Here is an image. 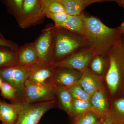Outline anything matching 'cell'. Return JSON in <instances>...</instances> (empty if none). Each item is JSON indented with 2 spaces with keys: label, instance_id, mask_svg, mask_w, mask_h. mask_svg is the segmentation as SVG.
<instances>
[{
  "label": "cell",
  "instance_id": "cell-26",
  "mask_svg": "<svg viewBox=\"0 0 124 124\" xmlns=\"http://www.w3.org/2000/svg\"><path fill=\"white\" fill-rule=\"evenodd\" d=\"M42 6L45 13H58L66 12L59 0H42Z\"/></svg>",
  "mask_w": 124,
  "mask_h": 124
},
{
  "label": "cell",
  "instance_id": "cell-32",
  "mask_svg": "<svg viewBox=\"0 0 124 124\" xmlns=\"http://www.w3.org/2000/svg\"><path fill=\"white\" fill-rule=\"evenodd\" d=\"M102 124H114L107 117Z\"/></svg>",
  "mask_w": 124,
  "mask_h": 124
},
{
  "label": "cell",
  "instance_id": "cell-3",
  "mask_svg": "<svg viewBox=\"0 0 124 124\" xmlns=\"http://www.w3.org/2000/svg\"><path fill=\"white\" fill-rule=\"evenodd\" d=\"M90 47L91 44L85 37L54 26L53 38V63Z\"/></svg>",
  "mask_w": 124,
  "mask_h": 124
},
{
  "label": "cell",
  "instance_id": "cell-21",
  "mask_svg": "<svg viewBox=\"0 0 124 124\" xmlns=\"http://www.w3.org/2000/svg\"><path fill=\"white\" fill-rule=\"evenodd\" d=\"M18 63L16 51L6 47L0 46V69Z\"/></svg>",
  "mask_w": 124,
  "mask_h": 124
},
{
  "label": "cell",
  "instance_id": "cell-9",
  "mask_svg": "<svg viewBox=\"0 0 124 124\" xmlns=\"http://www.w3.org/2000/svg\"><path fill=\"white\" fill-rule=\"evenodd\" d=\"M95 54L91 47L77 52L51 65L54 68H70L82 73L88 67L90 62Z\"/></svg>",
  "mask_w": 124,
  "mask_h": 124
},
{
  "label": "cell",
  "instance_id": "cell-31",
  "mask_svg": "<svg viewBox=\"0 0 124 124\" xmlns=\"http://www.w3.org/2000/svg\"><path fill=\"white\" fill-rule=\"evenodd\" d=\"M117 28L120 30L121 34L122 35H124V22L121 24L120 26Z\"/></svg>",
  "mask_w": 124,
  "mask_h": 124
},
{
  "label": "cell",
  "instance_id": "cell-1",
  "mask_svg": "<svg viewBox=\"0 0 124 124\" xmlns=\"http://www.w3.org/2000/svg\"><path fill=\"white\" fill-rule=\"evenodd\" d=\"M108 55L109 66L104 80L113 99L124 96V35L120 36Z\"/></svg>",
  "mask_w": 124,
  "mask_h": 124
},
{
  "label": "cell",
  "instance_id": "cell-5",
  "mask_svg": "<svg viewBox=\"0 0 124 124\" xmlns=\"http://www.w3.org/2000/svg\"><path fill=\"white\" fill-rule=\"evenodd\" d=\"M17 102L18 112L15 124H39L45 113L55 105V100L31 103Z\"/></svg>",
  "mask_w": 124,
  "mask_h": 124
},
{
  "label": "cell",
  "instance_id": "cell-16",
  "mask_svg": "<svg viewBox=\"0 0 124 124\" xmlns=\"http://www.w3.org/2000/svg\"><path fill=\"white\" fill-rule=\"evenodd\" d=\"M83 13L80 15H68L64 22L56 27L62 28L79 34L87 39V31L83 18Z\"/></svg>",
  "mask_w": 124,
  "mask_h": 124
},
{
  "label": "cell",
  "instance_id": "cell-10",
  "mask_svg": "<svg viewBox=\"0 0 124 124\" xmlns=\"http://www.w3.org/2000/svg\"><path fill=\"white\" fill-rule=\"evenodd\" d=\"M111 100L107 86L96 91L91 95L90 100L92 111L100 121L104 122L108 116Z\"/></svg>",
  "mask_w": 124,
  "mask_h": 124
},
{
  "label": "cell",
  "instance_id": "cell-17",
  "mask_svg": "<svg viewBox=\"0 0 124 124\" xmlns=\"http://www.w3.org/2000/svg\"><path fill=\"white\" fill-rule=\"evenodd\" d=\"M17 102L9 103L0 99V121L2 124H15L18 112Z\"/></svg>",
  "mask_w": 124,
  "mask_h": 124
},
{
  "label": "cell",
  "instance_id": "cell-25",
  "mask_svg": "<svg viewBox=\"0 0 124 124\" xmlns=\"http://www.w3.org/2000/svg\"><path fill=\"white\" fill-rule=\"evenodd\" d=\"M1 95L4 99L10 100L13 102L17 101V91L11 85L3 82L0 89Z\"/></svg>",
  "mask_w": 124,
  "mask_h": 124
},
{
  "label": "cell",
  "instance_id": "cell-6",
  "mask_svg": "<svg viewBox=\"0 0 124 124\" xmlns=\"http://www.w3.org/2000/svg\"><path fill=\"white\" fill-rule=\"evenodd\" d=\"M55 88L52 85L34 84L27 80L17 102L31 103L55 100Z\"/></svg>",
  "mask_w": 124,
  "mask_h": 124
},
{
  "label": "cell",
  "instance_id": "cell-11",
  "mask_svg": "<svg viewBox=\"0 0 124 124\" xmlns=\"http://www.w3.org/2000/svg\"><path fill=\"white\" fill-rule=\"evenodd\" d=\"M82 74L80 72L70 68L55 67L51 84L55 88L58 86L68 87L77 83Z\"/></svg>",
  "mask_w": 124,
  "mask_h": 124
},
{
  "label": "cell",
  "instance_id": "cell-30",
  "mask_svg": "<svg viewBox=\"0 0 124 124\" xmlns=\"http://www.w3.org/2000/svg\"><path fill=\"white\" fill-rule=\"evenodd\" d=\"M111 1L117 3L119 6L124 8V0H111Z\"/></svg>",
  "mask_w": 124,
  "mask_h": 124
},
{
  "label": "cell",
  "instance_id": "cell-13",
  "mask_svg": "<svg viewBox=\"0 0 124 124\" xmlns=\"http://www.w3.org/2000/svg\"><path fill=\"white\" fill-rule=\"evenodd\" d=\"M54 72V68L51 65L38 64L28 80L34 84L53 85L51 80Z\"/></svg>",
  "mask_w": 124,
  "mask_h": 124
},
{
  "label": "cell",
  "instance_id": "cell-22",
  "mask_svg": "<svg viewBox=\"0 0 124 124\" xmlns=\"http://www.w3.org/2000/svg\"><path fill=\"white\" fill-rule=\"evenodd\" d=\"M91 111H92V107L90 100L73 99L71 113L69 116L72 119L75 117Z\"/></svg>",
  "mask_w": 124,
  "mask_h": 124
},
{
  "label": "cell",
  "instance_id": "cell-14",
  "mask_svg": "<svg viewBox=\"0 0 124 124\" xmlns=\"http://www.w3.org/2000/svg\"><path fill=\"white\" fill-rule=\"evenodd\" d=\"M69 15H80L90 5L96 3L110 1V0H59Z\"/></svg>",
  "mask_w": 124,
  "mask_h": 124
},
{
  "label": "cell",
  "instance_id": "cell-2",
  "mask_svg": "<svg viewBox=\"0 0 124 124\" xmlns=\"http://www.w3.org/2000/svg\"><path fill=\"white\" fill-rule=\"evenodd\" d=\"M87 39L96 54L108 55L111 48L122 34L117 28L107 26L98 18L83 13Z\"/></svg>",
  "mask_w": 124,
  "mask_h": 124
},
{
  "label": "cell",
  "instance_id": "cell-24",
  "mask_svg": "<svg viewBox=\"0 0 124 124\" xmlns=\"http://www.w3.org/2000/svg\"><path fill=\"white\" fill-rule=\"evenodd\" d=\"M66 88L70 93L73 99L81 100L90 99L91 95L85 92L78 83Z\"/></svg>",
  "mask_w": 124,
  "mask_h": 124
},
{
  "label": "cell",
  "instance_id": "cell-23",
  "mask_svg": "<svg viewBox=\"0 0 124 124\" xmlns=\"http://www.w3.org/2000/svg\"><path fill=\"white\" fill-rule=\"evenodd\" d=\"M24 0H4L1 2L5 5L9 13L17 20L22 11Z\"/></svg>",
  "mask_w": 124,
  "mask_h": 124
},
{
  "label": "cell",
  "instance_id": "cell-34",
  "mask_svg": "<svg viewBox=\"0 0 124 124\" xmlns=\"http://www.w3.org/2000/svg\"><path fill=\"white\" fill-rule=\"evenodd\" d=\"M103 122H99V123L97 124H103Z\"/></svg>",
  "mask_w": 124,
  "mask_h": 124
},
{
  "label": "cell",
  "instance_id": "cell-12",
  "mask_svg": "<svg viewBox=\"0 0 124 124\" xmlns=\"http://www.w3.org/2000/svg\"><path fill=\"white\" fill-rule=\"evenodd\" d=\"M78 83L91 96L96 91L106 86L104 78L93 73L88 67L82 72Z\"/></svg>",
  "mask_w": 124,
  "mask_h": 124
},
{
  "label": "cell",
  "instance_id": "cell-18",
  "mask_svg": "<svg viewBox=\"0 0 124 124\" xmlns=\"http://www.w3.org/2000/svg\"><path fill=\"white\" fill-rule=\"evenodd\" d=\"M55 104L70 116L73 99L66 87L58 86L54 89Z\"/></svg>",
  "mask_w": 124,
  "mask_h": 124
},
{
  "label": "cell",
  "instance_id": "cell-19",
  "mask_svg": "<svg viewBox=\"0 0 124 124\" xmlns=\"http://www.w3.org/2000/svg\"><path fill=\"white\" fill-rule=\"evenodd\" d=\"M107 117L114 124H124V96L111 99Z\"/></svg>",
  "mask_w": 124,
  "mask_h": 124
},
{
  "label": "cell",
  "instance_id": "cell-7",
  "mask_svg": "<svg viewBox=\"0 0 124 124\" xmlns=\"http://www.w3.org/2000/svg\"><path fill=\"white\" fill-rule=\"evenodd\" d=\"M46 17L42 0H24L22 11L17 20L23 29L41 24Z\"/></svg>",
  "mask_w": 124,
  "mask_h": 124
},
{
  "label": "cell",
  "instance_id": "cell-28",
  "mask_svg": "<svg viewBox=\"0 0 124 124\" xmlns=\"http://www.w3.org/2000/svg\"><path fill=\"white\" fill-rule=\"evenodd\" d=\"M45 15L46 17L54 21L55 27L59 26L64 22L69 15L66 12L58 13L46 12Z\"/></svg>",
  "mask_w": 124,
  "mask_h": 124
},
{
  "label": "cell",
  "instance_id": "cell-4",
  "mask_svg": "<svg viewBox=\"0 0 124 124\" xmlns=\"http://www.w3.org/2000/svg\"><path fill=\"white\" fill-rule=\"evenodd\" d=\"M38 64L28 66L17 63L0 69V78L3 82L11 85L17 91V101L23 91L26 81Z\"/></svg>",
  "mask_w": 124,
  "mask_h": 124
},
{
  "label": "cell",
  "instance_id": "cell-15",
  "mask_svg": "<svg viewBox=\"0 0 124 124\" xmlns=\"http://www.w3.org/2000/svg\"><path fill=\"white\" fill-rule=\"evenodd\" d=\"M16 52L19 64L28 66L39 64L34 42L27 43L19 47Z\"/></svg>",
  "mask_w": 124,
  "mask_h": 124
},
{
  "label": "cell",
  "instance_id": "cell-29",
  "mask_svg": "<svg viewBox=\"0 0 124 124\" xmlns=\"http://www.w3.org/2000/svg\"><path fill=\"white\" fill-rule=\"evenodd\" d=\"M0 46H5L16 51L19 46L16 43L10 40H7L5 38L2 33L0 32Z\"/></svg>",
  "mask_w": 124,
  "mask_h": 124
},
{
  "label": "cell",
  "instance_id": "cell-27",
  "mask_svg": "<svg viewBox=\"0 0 124 124\" xmlns=\"http://www.w3.org/2000/svg\"><path fill=\"white\" fill-rule=\"evenodd\" d=\"M72 120V124H97L99 122H103L98 119L92 111Z\"/></svg>",
  "mask_w": 124,
  "mask_h": 124
},
{
  "label": "cell",
  "instance_id": "cell-33",
  "mask_svg": "<svg viewBox=\"0 0 124 124\" xmlns=\"http://www.w3.org/2000/svg\"><path fill=\"white\" fill-rule=\"evenodd\" d=\"M3 82V81H2V79L1 78H0V89L1 87V86H2Z\"/></svg>",
  "mask_w": 124,
  "mask_h": 124
},
{
  "label": "cell",
  "instance_id": "cell-8",
  "mask_svg": "<svg viewBox=\"0 0 124 124\" xmlns=\"http://www.w3.org/2000/svg\"><path fill=\"white\" fill-rule=\"evenodd\" d=\"M54 25L44 29L34 42L39 64L51 65L54 63L53 38Z\"/></svg>",
  "mask_w": 124,
  "mask_h": 124
},
{
  "label": "cell",
  "instance_id": "cell-35",
  "mask_svg": "<svg viewBox=\"0 0 124 124\" xmlns=\"http://www.w3.org/2000/svg\"></svg>",
  "mask_w": 124,
  "mask_h": 124
},
{
  "label": "cell",
  "instance_id": "cell-20",
  "mask_svg": "<svg viewBox=\"0 0 124 124\" xmlns=\"http://www.w3.org/2000/svg\"><path fill=\"white\" fill-rule=\"evenodd\" d=\"M108 66V55L97 54L91 59L88 68L93 73L104 79Z\"/></svg>",
  "mask_w": 124,
  "mask_h": 124
}]
</instances>
